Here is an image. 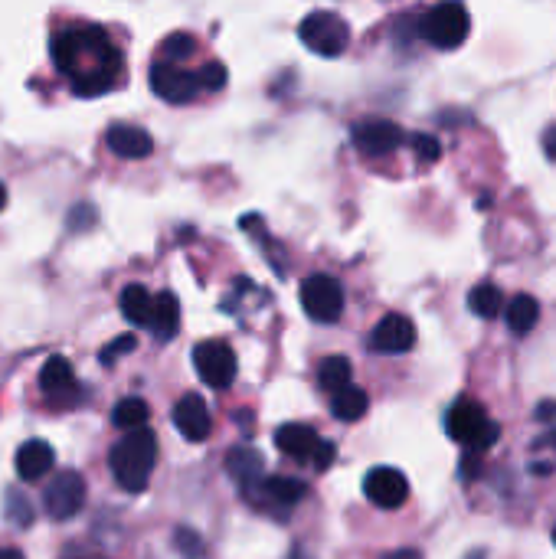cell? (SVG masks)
I'll list each match as a JSON object with an SVG mask.
<instances>
[{
  "mask_svg": "<svg viewBox=\"0 0 556 559\" xmlns=\"http://www.w3.org/2000/svg\"><path fill=\"white\" fill-rule=\"evenodd\" d=\"M53 63L66 72L79 95H102L122 72V56L102 27H72L53 40Z\"/></svg>",
  "mask_w": 556,
  "mask_h": 559,
  "instance_id": "6da1fadb",
  "label": "cell"
},
{
  "mask_svg": "<svg viewBox=\"0 0 556 559\" xmlns=\"http://www.w3.org/2000/svg\"><path fill=\"white\" fill-rule=\"evenodd\" d=\"M154 461H157V439L151 429L128 432L125 439L112 448V455H108L115 481L122 484L128 494H141L148 488Z\"/></svg>",
  "mask_w": 556,
  "mask_h": 559,
  "instance_id": "7a4b0ae2",
  "label": "cell"
},
{
  "mask_svg": "<svg viewBox=\"0 0 556 559\" xmlns=\"http://www.w3.org/2000/svg\"><path fill=\"white\" fill-rule=\"evenodd\" d=\"M445 429L455 442L468 445L471 452H488V448L501 439V429L488 419V412L478 403H458L445 416Z\"/></svg>",
  "mask_w": 556,
  "mask_h": 559,
  "instance_id": "3957f363",
  "label": "cell"
},
{
  "mask_svg": "<svg viewBox=\"0 0 556 559\" xmlns=\"http://www.w3.org/2000/svg\"><path fill=\"white\" fill-rule=\"evenodd\" d=\"M468 30H471V17L462 4H435L426 17L419 23V33L426 36L432 46H439V50H455V46H462L468 40Z\"/></svg>",
  "mask_w": 556,
  "mask_h": 559,
  "instance_id": "277c9868",
  "label": "cell"
},
{
  "mask_svg": "<svg viewBox=\"0 0 556 559\" xmlns=\"http://www.w3.org/2000/svg\"><path fill=\"white\" fill-rule=\"evenodd\" d=\"M301 43L318 56H341L350 43V27L344 17L331 14V10H314L301 20Z\"/></svg>",
  "mask_w": 556,
  "mask_h": 559,
  "instance_id": "5b68a950",
  "label": "cell"
},
{
  "mask_svg": "<svg viewBox=\"0 0 556 559\" xmlns=\"http://www.w3.org/2000/svg\"><path fill=\"white\" fill-rule=\"evenodd\" d=\"M301 305L318 324H334L344 314V288L331 275H311L301 282Z\"/></svg>",
  "mask_w": 556,
  "mask_h": 559,
  "instance_id": "8992f818",
  "label": "cell"
},
{
  "mask_svg": "<svg viewBox=\"0 0 556 559\" xmlns=\"http://www.w3.org/2000/svg\"><path fill=\"white\" fill-rule=\"evenodd\" d=\"M193 367L210 390H229L236 380V354L223 340H203L193 347Z\"/></svg>",
  "mask_w": 556,
  "mask_h": 559,
  "instance_id": "52a82bcc",
  "label": "cell"
},
{
  "mask_svg": "<svg viewBox=\"0 0 556 559\" xmlns=\"http://www.w3.org/2000/svg\"><path fill=\"white\" fill-rule=\"evenodd\" d=\"M82 504H86V481H82V475H76V471H59V475H53V481L46 484L43 507L53 520L76 517Z\"/></svg>",
  "mask_w": 556,
  "mask_h": 559,
  "instance_id": "ba28073f",
  "label": "cell"
},
{
  "mask_svg": "<svg viewBox=\"0 0 556 559\" xmlns=\"http://www.w3.org/2000/svg\"><path fill=\"white\" fill-rule=\"evenodd\" d=\"M151 89H154V95H161L164 102L187 105V102L197 99V92L203 89V85L187 69H180L174 63H157L151 69Z\"/></svg>",
  "mask_w": 556,
  "mask_h": 559,
  "instance_id": "9c48e42d",
  "label": "cell"
},
{
  "mask_svg": "<svg viewBox=\"0 0 556 559\" xmlns=\"http://www.w3.org/2000/svg\"><path fill=\"white\" fill-rule=\"evenodd\" d=\"M364 494L370 497V504H377L383 510H396L406 504L409 497V481L403 471L396 468H373L364 478Z\"/></svg>",
  "mask_w": 556,
  "mask_h": 559,
  "instance_id": "30bf717a",
  "label": "cell"
},
{
  "mask_svg": "<svg viewBox=\"0 0 556 559\" xmlns=\"http://www.w3.org/2000/svg\"><path fill=\"white\" fill-rule=\"evenodd\" d=\"M354 144H357V151H364L367 157H383V154L400 148L403 131H400L396 121H386V118L357 121L354 125Z\"/></svg>",
  "mask_w": 556,
  "mask_h": 559,
  "instance_id": "8fae6325",
  "label": "cell"
},
{
  "mask_svg": "<svg viewBox=\"0 0 556 559\" xmlns=\"http://www.w3.org/2000/svg\"><path fill=\"white\" fill-rule=\"evenodd\" d=\"M370 347L377 354H406L416 347V324L403 318V314H386V318L373 327Z\"/></svg>",
  "mask_w": 556,
  "mask_h": 559,
  "instance_id": "7c38bea8",
  "label": "cell"
},
{
  "mask_svg": "<svg viewBox=\"0 0 556 559\" xmlns=\"http://www.w3.org/2000/svg\"><path fill=\"white\" fill-rule=\"evenodd\" d=\"M226 471H229V478H233L246 494H259L262 491V484H265V458H262V452H256V448H249V445L229 448Z\"/></svg>",
  "mask_w": 556,
  "mask_h": 559,
  "instance_id": "4fadbf2b",
  "label": "cell"
},
{
  "mask_svg": "<svg viewBox=\"0 0 556 559\" xmlns=\"http://www.w3.org/2000/svg\"><path fill=\"white\" fill-rule=\"evenodd\" d=\"M174 425L177 432L184 435L187 442H203L213 429V419H210V409L203 403V396L197 393H187L180 403L174 406Z\"/></svg>",
  "mask_w": 556,
  "mask_h": 559,
  "instance_id": "5bb4252c",
  "label": "cell"
},
{
  "mask_svg": "<svg viewBox=\"0 0 556 559\" xmlns=\"http://www.w3.org/2000/svg\"><path fill=\"white\" fill-rule=\"evenodd\" d=\"M105 144H108V151L125 157V161H141V157H148L154 151L151 135L135 125H112L105 135Z\"/></svg>",
  "mask_w": 556,
  "mask_h": 559,
  "instance_id": "9a60e30c",
  "label": "cell"
},
{
  "mask_svg": "<svg viewBox=\"0 0 556 559\" xmlns=\"http://www.w3.org/2000/svg\"><path fill=\"white\" fill-rule=\"evenodd\" d=\"M14 465H17V475L23 481H43L53 471V465H56V452H53L50 442L30 439L27 445H20Z\"/></svg>",
  "mask_w": 556,
  "mask_h": 559,
  "instance_id": "2e32d148",
  "label": "cell"
},
{
  "mask_svg": "<svg viewBox=\"0 0 556 559\" xmlns=\"http://www.w3.org/2000/svg\"><path fill=\"white\" fill-rule=\"evenodd\" d=\"M275 445L282 448V455H292V458H311L314 448H318V435H314L311 425H282V429L275 432Z\"/></svg>",
  "mask_w": 556,
  "mask_h": 559,
  "instance_id": "e0dca14e",
  "label": "cell"
},
{
  "mask_svg": "<svg viewBox=\"0 0 556 559\" xmlns=\"http://www.w3.org/2000/svg\"><path fill=\"white\" fill-rule=\"evenodd\" d=\"M40 386L50 399H56L59 393L76 390V373H72V363L66 357H50L40 370Z\"/></svg>",
  "mask_w": 556,
  "mask_h": 559,
  "instance_id": "ac0fdd59",
  "label": "cell"
},
{
  "mask_svg": "<svg viewBox=\"0 0 556 559\" xmlns=\"http://www.w3.org/2000/svg\"><path fill=\"white\" fill-rule=\"evenodd\" d=\"M180 327V301L171 291H161V295L154 298V321H151V331L157 340H171Z\"/></svg>",
  "mask_w": 556,
  "mask_h": 559,
  "instance_id": "d6986e66",
  "label": "cell"
},
{
  "mask_svg": "<svg viewBox=\"0 0 556 559\" xmlns=\"http://www.w3.org/2000/svg\"><path fill=\"white\" fill-rule=\"evenodd\" d=\"M122 314L131 321V324H138V327H151L154 321V298L148 295V288L144 285H128L122 291Z\"/></svg>",
  "mask_w": 556,
  "mask_h": 559,
  "instance_id": "ffe728a7",
  "label": "cell"
},
{
  "mask_svg": "<svg viewBox=\"0 0 556 559\" xmlns=\"http://www.w3.org/2000/svg\"><path fill=\"white\" fill-rule=\"evenodd\" d=\"M367 406H370V399H367L364 390H360V386H347V390L331 396V412H334V419H341V422L364 419Z\"/></svg>",
  "mask_w": 556,
  "mask_h": 559,
  "instance_id": "44dd1931",
  "label": "cell"
},
{
  "mask_svg": "<svg viewBox=\"0 0 556 559\" xmlns=\"http://www.w3.org/2000/svg\"><path fill=\"white\" fill-rule=\"evenodd\" d=\"M537 318H540V305H537V298H530V295H517L511 305H507V311H504V321H507V327H511L514 334L534 331Z\"/></svg>",
  "mask_w": 556,
  "mask_h": 559,
  "instance_id": "7402d4cb",
  "label": "cell"
},
{
  "mask_svg": "<svg viewBox=\"0 0 556 559\" xmlns=\"http://www.w3.org/2000/svg\"><path fill=\"white\" fill-rule=\"evenodd\" d=\"M259 494L265 497V501H272V504L292 507V504H298L301 497L308 494V484L298 481V478H265V484H262Z\"/></svg>",
  "mask_w": 556,
  "mask_h": 559,
  "instance_id": "603a6c76",
  "label": "cell"
},
{
  "mask_svg": "<svg viewBox=\"0 0 556 559\" xmlns=\"http://www.w3.org/2000/svg\"><path fill=\"white\" fill-rule=\"evenodd\" d=\"M148 416H151V409L138 396H128V399H122V403L112 409V422L118 425V429H125V432L148 429V425H144V422H148Z\"/></svg>",
  "mask_w": 556,
  "mask_h": 559,
  "instance_id": "cb8c5ba5",
  "label": "cell"
},
{
  "mask_svg": "<svg viewBox=\"0 0 556 559\" xmlns=\"http://www.w3.org/2000/svg\"><path fill=\"white\" fill-rule=\"evenodd\" d=\"M468 308L475 311L478 318L491 321L494 314H501V288H498V285H491V282L478 285V288L468 295Z\"/></svg>",
  "mask_w": 556,
  "mask_h": 559,
  "instance_id": "d4e9b609",
  "label": "cell"
},
{
  "mask_svg": "<svg viewBox=\"0 0 556 559\" xmlns=\"http://www.w3.org/2000/svg\"><path fill=\"white\" fill-rule=\"evenodd\" d=\"M318 380L321 386L328 393H341L350 386V363L347 357H328L321 363V370H318Z\"/></svg>",
  "mask_w": 556,
  "mask_h": 559,
  "instance_id": "484cf974",
  "label": "cell"
},
{
  "mask_svg": "<svg viewBox=\"0 0 556 559\" xmlns=\"http://www.w3.org/2000/svg\"><path fill=\"white\" fill-rule=\"evenodd\" d=\"M4 520H7L10 527H30L33 524V504H30V497L10 488L4 494Z\"/></svg>",
  "mask_w": 556,
  "mask_h": 559,
  "instance_id": "4316f807",
  "label": "cell"
},
{
  "mask_svg": "<svg viewBox=\"0 0 556 559\" xmlns=\"http://www.w3.org/2000/svg\"><path fill=\"white\" fill-rule=\"evenodd\" d=\"M161 53L167 56V63H180V59H190L193 53H197V40L187 36V33H174V36H167L164 40Z\"/></svg>",
  "mask_w": 556,
  "mask_h": 559,
  "instance_id": "83f0119b",
  "label": "cell"
},
{
  "mask_svg": "<svg viewBox=\"0 0 556 559\" xmlns=\"http://www.w3.org/2000/svg\"><path fill=\"white\" fill-rule=\"evenodd\" d=\"M174 543H177V550L184 553L187 559H197V556H203V540H200L193 530H184V527H180V530L174 533Z\"/></svg>",
  "mask_w": 556,
  "mask_h": 559,
  "instance_id": "f1b7e54d",
  "label": "cell"
},
{
  "mask_svg": "<svg viewBox=\"0 0 556 559\" xmlns=\"http://www.w3.org/2000/svg\"><path fill=\"white\" fill-rule=\"evenodd\" d=\"M135 344H138V340L131 337V334H122V337H115L112 344H108V347L102 350V363H105V367H112V363H115V357H122V354H131V350H135Z\"/></svg>",
  "mask_w": 556,
  "mask_h": 559,
  "instance_id": "f546056e",
  "label": "cell"
},
{
  "mask_svg": "<svg viewBox=\"0 0 556 559\" xmlns=\"http://www.w3.org/2000/svg\"><path fill=\"white\" fill-rule=\"evenodd\" d=\"M197 79H200L203 89H223L226 85V66L223 63H207L197 72Z\"/></svg>",
  "mask_w": 556,
  "mask_h": 559,
  "instance_id": "4dcf8cb0",
  "label": "cell"
},
{
  "mask_svg": "<svg viewBox=\"0 0 556 559\" xmlns=\"http://www.w3.org/2000/svg\"><path fill=\"white\" fill-rule=\"evenodd\" d=\"M413 148H416V154H419L426 164H435V161L442 157V144L435 141L432 135H416V138H413Z\"/></svg>",
  "mask_w": 556,
  "mask_h": 559,
  "instance_id": "1f68e13d",
  "label": "cell"
},
{
  "mask_svg": "<svg viewBox=\"0 0 556 559\" xmlns=\"http://www.w3.org/2000/svg\"><path fill=\"white\" fill-rule=\"evenodd\" d=\"M334 455H337V448H334L331 442H318V448H314V455H311L314 468H318V471H328V468L334 465Z\"/></svg>",
  "mask_w": 556,
  "mask_h": 559,
  "instance_id": "d6a6232c",
  "label": "cell"
},
{
  "mask_svg": "<svg viewBox=\"0 0 556 559\" xmlns=\"http://www.w3.org/2000/svg\"><path fill=\"white\" fill-rule=\"evenodd\" d=\"M95 220V213H92V206H76V216L69 220V229H79V226H89Z\"/></svg>",
  "mask_w": 556,
  "mask_h": 559,
  "instance_id": "836d02e7",
  "label": "cell"
},
{
  "mask_svg": "<svg viewBox=\"0 0 556 559\" xmlns=\"http://www.w3.org/2000/svg\"><path fill=\"white\" fill-rule=\"evenodd\" d=\"M543 151H547L550 161H556V128H550L547 138H543Z\"/></svg>",
  "mask_w": 556,
  "mask_h": 559,
  "instance_id": "e575fe53",
  "label": "cell"
},
{
  "mask_svg": "<svg viewBox=\"0 0 556 559\" xmlns=\"http://www.w3.org/2000/svg\"><path fill=\"white\" fill-rule=\"evenodd\" d=\"M383 559H422L419 550H393V553H386Z\"/></svg>",
  "mask_w": 556,
  "mask_h": 559,
  "instance_id": "d590c367",
  "label": "cell"
},
{
  "mask_svg": "<svg viewBox=\"0 0 556 559\" xmlns=\"http://www.w3.org/2000/svg\"><path fill=\"white\" fill-rule=\"evenodd\" d=\"M0 559H27L20 550H10V546H0Z\"/></svg>",
  "mask_w": 556,
  "mask_h": 559,
  "instance_id": "8d00e7d4",
  "label": "cell"
},
{
  "mask_svg": "<svg viewBox=\"0 0 556 559\" xmlns=\"http://www.w3.org/2000/svg\"><path fill=\"white\" fill-rule=\"evenodd\" d=\"M537 445H547V448H553V452H556V432H550L547 439H540Z\"/></svg>",
  "mask_w": 556,
  "mask_h": 559,
  "instance_id": "74e56055",
  "label": "cell"
},
{
  "mask_svg": "<svg viewBox=\"0 0 556 559\" xmlns=\"http://www.w3.org/2000/svg\"><path fill=\"white\" fill-rule=\"evenodd\" d=\"M4 203H7V190H4V184H0V210H4Z\"/></svg>",
  "mask_w": 556,
  "mask_h": 559,
  "instance_id": "f35d334b",
  "label": "cell"
},
{
  "mask_svg": "<svg viewBox=\"0 0 556 559\" xmlns=\"http://www.w3.org/2000/svg\"><path fill=\"white\" fill-rule=\"evenodd\" d=\"M76 559H105V556H76Z\"/></svg>",
  "mask_w": 556,
  "mask_h": 559,
  "instance_id": "ab89813d",
  "label": "cell"
},
{
  "mask_svg": "<svg viewBox=\"0 0 556 559\" xmlns=\"http://www.w3.org/2000/svg\"><path fill=\"white\" fill-rule=\"evenodd\" d=\"M553 540H556V530H553Z\"/></svg>",
  "mask_w": 556,
  "mask_h": 559,
  "instance_id": "60d3db41",
  "label": "cell"
}]
</instances>
